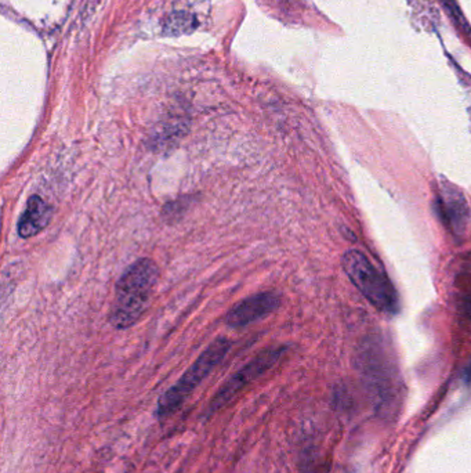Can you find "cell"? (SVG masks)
I'll return each mask as SVG.
<instances>
[{
	"label": "cell",
	"mask_w": 471,
	"mask_h": 473,
	"mask_svg": "<svg viewBox=\"0 0 471 473\" xmlns=\"http://www.w3.org/2000/svg\"><path fill=\"white\" fill-rule=\"evenodd\" d=\"M441 3H443V7L446 9V11H449L450 13V16L455 18V20H458V16H459V10H458V7H456V3H455V0H440Z\"/></svg>",
	"instance_id": "9c48e42d"
},
{
	"label": "cell",
	"mask_w": 471,
	"mask_h": 473,
	"mask_svg": "<svg viewBox=\"0 0 471 473\" xmlns=\"http://www.w3.org/2000/svg\"><path fill=\"white\" fill-rule=\"evenodd\" d=\"M470 374H471V367H470Z\"/></svg>",
	"instance_id": "30bf717a"
},
{
	"label": "cell",
	"mask_w": 471,
	"mask_h": 473,
	"mask_svg": "<svg viewBox=\"0 0 471 473\" xmlns=\"http://www.w3.org/2000/svg\"><path fill=\"white\" fill-rule=\"evenodd\" d=\"M159 269L149 257H141L130 265L115 286L108 321L116 330L133 327L147 310L157 282Z\"/></svg>",
	"instance_id": "6da1fadb"
},
{
	"label": "cell",
	"mask_w": 471,
	"mask_h": 473,
	"mask_svg": "<svg viewBox=\"0 0 471 473\" xmlns=\"http://www.w3.org/2000/svg\"><path fill=\"white\" fill-rule=\"evenodd\" d=\"M52 206L39 195H32L17 224V233L21 238H30L42 233L52 221Z\"/></svg>",
	"instance_id": "8992f818"
},
{
	"label": "cell",
	"mask_w": 471,
	"mask_h": 473,
	"mask_svg": "<svg viewBox=\"0 0 471 473\" xmlns=\"http://www.w3.org/2000/svg\"><path fill=\"white\" fill-rule=\"evenodd\" d=\"M196 27V20L188 13H176L166 21L165 30L170 35L190 32Z\"/></svg>",
	"instance_id": "ba28073f"
},
{
	"label": "cell",
	"mask_w": 471,
	"mask_h": 473,
	"mask_svg": "<svg viewBox=\"0 0 471 473\" xmlns=\"http://www.w3.org/2000/svg\"><path fill=\"white\" fill-rule=\"evenodd\" d=\"M280 305V296L276 291L260 292L241 301L225 316V324L231 328L248 327L271 313Z\"/></svg>",
	"instance_id": "5b68a950"
},
{
	"label": "cell",
	"mask_w": 471,
	"mask_h": 473,
	"mask_svg": "<svg viewBox=\"0 0 471 473\" xmlns=\"http://www.w3.org/2000/svg\"><path fill=\"white\" fill-rule=\"evenodd\" d=\"M231 347V342L227 338L215 339L196 359V362L186 371L178 382L164 393L158 401L157 416L165 419L173 416L190 397L199 384L222 362Z\"/></svg>",
	"instance_id": "7a4b0ae2"
},
{
	"label": "cell",
	"mask_w": 471,
	"mask_h": 473,
	"mask_svg": "<svg viewBox=\"0 0 471 473\" xmlns=\"http://www.w3.org/2000/svg\"><path fill=\"white\" fill-rule=\"evenodd\" d=\"M286 352L285 346H273L260 352L254 359H251L246 365H244L239 371H237L232 377L227 379L217 393L215 394L213 400L209 404V414H215L216 411L225 407L238 393H241L253 381L260 378L266 374L271 367H274L279 359Z\"/></svg>",
	"instance_id": "277c9868"
},
{
	"label": "cell",
	"mask_w": 471,
	"mask_h": 473,
	"mask_svg": "<svg viewBox=\"0 0 471 473\" xmlns=\"http://www.w3.org/2000/svg\"><path fill=\"white\" fill-rule=\"evenodd\" d=\"M438 202L440 213L445 218L450 231L455 235H462L467 224V206L462 194L448 190L446 187Z\"/></svg>",
	"instance_id": "52a82bcc"
},
{
	"label": "cell",
	"mask_w": 471,
	"mask_h": 473,
	"mask_svg": "<svg viewBox=\"0 0 471 473\" xmlns=\"http://www.w3.org/2000/svg\"><path fill=\"white\" fill-rule=\"evenodd\" d=\"M343 269L368 302L379 311L395 313L398 298L387 277L360 251H347L343 256Z\"/></svg>",
	"instance_id": "3957f363"
}]
</instances>
